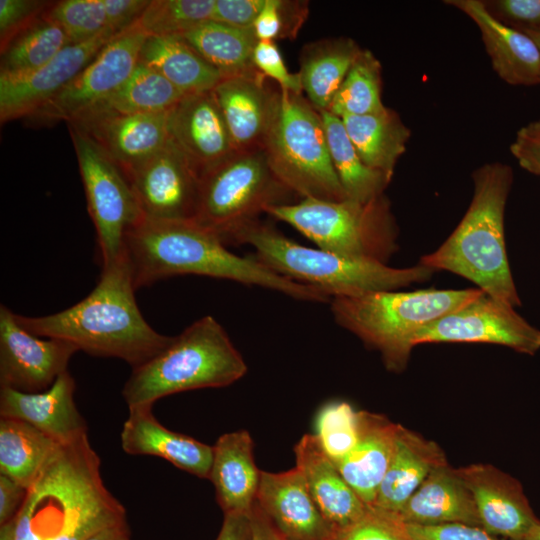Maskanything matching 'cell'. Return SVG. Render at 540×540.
<instances>
[{"label": "cell", "instance_id": "1", "mask_svg": "<svg viewBox=\"0 0 540 540\" xmlns=\"http://www.w3.org/2000/svg\"><path fill=\"white\" fill-rule=\"evenodd\" d=\"M124 255L136 290L177 275H199L264 287L302 301H330L322 291L274 272L255 256L232 253L218 235L192 219L142 217L125 236Z\"/></svg>", "mask_w": 540, "mask_h": 540}, {"label": "cell", "instance_id": "2", "mask_svg": "<svg viewBox=\"0 0 540 540\" xmlns=\"http://www.w3.org/2000/svg\"><path fill=\"white\" fill-rule=\"evenodd\" d=\"M135 290L124 256L102 267L94 289L73 306L39 317L15 313V318L36 336L62 339L90 355L118 358L134 368L161 352L173 338L147 323Z\"/></svg>", "mask_w": 540, "mask_h": 540}, {"label": "cell", "instance_id": "3", "mask_svg": "<svg viewBox=\"0 0 540 540\" xmlns=\"http://www.w3.org/2000/svg\"><path fill=\"white\" fill-rule=\"evenodd\" d=\"M472 179L473 196L463 218L435 251L421 257L419 264L461 276L486 295L520 306L504 229L512 168L501 162L486 163L473 172Z\"/></svg>", "mask_w": 540, "mask_h": 540}, {"label": "cell", "instance_id": "4", "mask_svg": "<svg viewBox=\"0 0 540 540\" xmlns=\"http://www.w3.org/2000/svg\"><path fill=\"white\" fill-rule=\"evenodd\" d=\"M235 243L252 246L255 257L268 268L292 281L316 288L330 299L400 290L426 282L435 273L419 263L396 268L371 259L306 247L259 221L241 232Z\"/></svg>", "mask_w": 540, "mask_h": 540}, {"label": "cell", "instance_id": "5", "mask_svg": "<svg viewBox=\"0 0 540 540\" xmlns=\"http://www.w3.org/2000/svg\"><path fill=\"white\" fill-rule=\"evenodd\" d=\"M483 293L478 288L390 290L336 297L330 304L340 327L377 351L387 370L400 373L422 328Z\"/></svg>", "mask_w": 540, "mask_h": 540}, {"label": "cell", "instance_id": "6", "mask_svg": "<svg viewBox=\"0 0 540 540\" xmlns=\"http://www.w3.org/2000/svg\"><path fill=\"white\" fill-rule=\"evenodd\" d=\"M247 365L223 326L210 315L185 328L161 352L132 368L122 396L128 408L153 404L166 396L231 385Z\"/></svg>", "mask_w": 540, "mask_h": 540}, {"label": "cell", "instance_id": "7", "mask_svg": "<svg viewBox=\"0 0 540 540\" xmlns=\"http://www.w3.org/2000/svg\"><path fill=\"white\" fill-rule=\"evenodd\" d=\"M318 248L388 264L398 251V226L385 194L368 202L304 198L266 210Z\"/></svg>", "mask_w": 540, "mask_h": 540}, {"label": "cell", "instance_id": "8", "mask_svg": "<svg viewBox=\"0 0 540 540\" xmlns=\"http://www.w3.org/2000/svg\"><path fill=\"white\" fill-rule=\"evenodd\" d=\"M279 90L263 148L272 172L301 199H347L331 160L320 112L302 94Z\"/></svg>", "mask_w": 540, "mask_h": 540}, {"label": "cell", "instance_id": "9", "mask_svg": "<svg viewBox=\"0 0 540 540\" xmlns=\"http://www.w3.org/2000/svg\"><path fill=\"white\" fill-rule=\"evenodd\" d=\"M294 193L272 172L264 150L236 152L199 175L193 219L227 244Z\"/></svg>", "mask_w": 540, "mask_h": 540}, {"label": "cell", "instance_id": "10", "mask_svg": "<svg viewBox=\"0 0 540 540\" xmlns=\"http://www.w3.org/2000/svg\"><path fill=\"white\" fill-rule=\"evenodd\" d=\"M88 436L65 445L28 488L17 514L16 540H51L83 499L103 482Z\"/></svg>", "mask_w": 540, "mask_h": 540}, {"label": "cell", "instance_id": "11", "mask_svg": "<svg viewBox=\"0 0 540 540\" xmlns=\"http://www.w3.org/2000/svg\"><path fill=\"white\" fill-rule=\"evenodd\" d=\"M67 124L96 229L101 265L109 266L124 258L125 236L143 216L121 168L92 137Z\"/></svg>", "mask_w": 540, "mask_h": 540}, {"label": "cell", "instance_id": "12", "mask_svg": "<svg viewBox=\"0 0 540 540\" xmlns=\"http://www.w3.org/2000/svg\"><path fill=\"white\" fill-rule=\"evenodd\" d=\"M147 36L139 21L113 36L70 83L26 119L35 126L69 123L93 109L131 75Z\"/></svg>", "mask_w": 540, "mask_h": 540}, {"label": "cell", "instance_id": "13", "mask_svg": "<svg viewBox=\"0 0 540 540\" xmlns=\"http://www.w3.org/2000/svg\"><path fill=\"white\" fill-rule=\"evenodd\" d=\"M425 343H486L534 355L540 350V330L515 307L483 293L422 328L414 345Z\"/></svg>", "mask_w": 540, "mask_h": 540}, {"label": "cell", "instance_id": "14", "mask_svg": "<svg viewBox=\"0 0 540 540\" xmlns=\"http://www.w3.org/2000/svg\"><path fill=\"white\" fill-rule=\"evenodd\" d=\"M124 174L143 217L193 219L199 175L171 135L158 152Z\"/></svg>", "mask_w": 540, "mask_h": 540}, {"label": "cell", "instance_id": "15", "mask_svg": "<svg viewBox=\"0 0 540 540\" xmlns=\"http://www.w3.org/2000/svg\"><path fill=\"white\" fill-rule=\"evenodd\" d=\"M79 349L73 343L36 336L24 329L15 313L0 306V386L21 392L48 389L68 370Z\"/></svg>", "mask_w": 540, "mask_h": 540}, {"label": "cell", "instance_id": "16", "mask_svg": "<svg viewBox=\"0 0 540 540\" xmlns=\"http://www.w3.org/2000/svg\"><path fill=\"white\" fill-rule=\"evenodd\" d=\"M470 490L481 528L496 537L525 540L540 523L518 479L492 464L456 468Z\"/></svg>", "mask_w": 540, "mask_h": 540}, {"label": "cell", "instance_id": "17", "mask_svg": "<svg viewBox=\"0 0 540 540\" xmlns=\"http://www.w3.org/2000/svg\"><path fill=\"white\" fill-rule=\"evenodd\" d=\"M102 35L65 47L41 68L17 76H0L1 123L27 118L70 83L113 37Z\"/></svg>", "mask_w": 540, "mask_h": 540}, {"label": "cell", "instance_id": "18", "mask_svg": "<svg viewBox=\"0 0 540 540\" xmlns=\"http://www.w3.org/2000/svg\"><path fill=\"white\" fill-rule=\"evenodd\" d=\"M171 109L141 114L92 111L69 123L92 137L125 173L170 139Z\"/></svg>", "mask_w": 540, "mask_h": 540}, {"label": "cell", "instance_id": "19", "mask_svg": "<svg viewBox=\"0 0 540 540\" xmlns=\"http://www.w3.org/2000/svg\"><path fill=\"white\" fill-rule=\"evenodd\" d=\"M237 152L263 150L278 106L273 90L258 70L223 77L212 89Z\"/></svg>", "mask_w": 540, "mask_h": 540}, {"label": "cell", "instance_id": "20", "mask_svg": "<svg viewBox=\"0 0 540 540\" xmlns=\"http://www.w3.org/2000/svg\"><path fill=\"white\" fill-rule=\"evenodd\" d=\"M256 504L287 540H332L334 529L312 498L300 469L261 471Z\"/></svg>", "mask_w": 540, "mask_h": 540}, {"label": "cell", "instance_id": "21", "mask_svg": "<svg viewBox=\"0 0 540 540\" xmlns=\"http://www.w3.org/2000/svg\"><path fill=\"white\" fill-rule=\"evenodd\" d=\"M170 135L198 175L237 152L212 90L181 98L171 109Z\"/></svg>", "mask_w": 540, "mask_h": 540}, {"label": "cell", "instance_id": "22", "mask_svg": "<svg viewBox=\"0 0 540 540\" xmlns=\"http://www.w3.org/2000/svg\"><path fill=\"white\" fill-rule=\"evenodd\" d=\"M75 388L68 370L44 391L29 393L3 387L0 416L27 422L59 444L76 442L87 436V424L76 406Z\"/></svg>", "mask_w": 540, "mask_h": 540}, {"label": "cell", "instance_id": "23", "mask_svg": "<svg viewBox=\"0 0 540 540\" xmlns=\"http://www.w3.org/2000/svg\"><path fill=\"white\" fill-rule=\"evenodd\" d=\"M478 27L492 67L510 85L540 84V49L525 32L496 19L481 0H448Z\"/></svg>", "mask_w": 540, "mask_h": 540}, {"label": "cell", "instance_id": "24", "mask_svg": "<svg viewBox=\"0 0 540 540\" xmlns=\"http://www.w3.org/2000/svg\"><path fill=\"white\" fill-rule=\"evenodd\" d=\"M120 437L127 454L160 457L194 476L209 478L213 447L166 428L150 405L129 408Z\"/></svg>", "mask_w": 540, "mask_h": 540}, {"label": "cell", "instance_id": "25", "mask_svg": "<svg viewBox=\"0 0 540 540\" xmlns=\"http://www.w3.org/2000/svg\"><path fill=\"white\" fill-rule=\"evenodd\" d=\"M294 453L312 498L334 532L364 516L369 507L349 486L314 434L303 435Z\"/></svg>", "mask_w": 540, "mask_h": 540}, {"label": "cell", "instance_id": "26", "mask_svg": "<svg viewBox=\"0 0 540 540\" xmlns=\"http://www.w3.org/2000/svg\"><path fill=\"white\" fill-rule=\"evenodd\" d=\"M446 463L445 453L435 441L399 424L388 467L371 507L397 515L427 476Z\"/></svg>", "mask_w": 540, "mask_h": 540}, {"label": "cell", "instance_id": "27", "mask_svg": "<svg viewBox=\"0 0 540 540\" xmlns=\"http://www.w3.org/2000/svg\"><path fill=\"white\" fill-rule=\"evenodd\" d=\"M213 447L209 480L224 514H250L257 498L261 471L254 460V443L247 430L220 436Z\"/></svg>", "mask_w": 540, "mask_h": 540}, {"label": "cell", "instance_id": "28", "mask_svg": "<svg viewBox=\"0 0 540 540\" xmlns=\"http://www.w3.org/2000/svg\"><path fill=\"white\" fill-rule=\"evenodd\" d=\"M396 516L403 523L422 526L458 523L481 527L473 496L449 463L435 468Z\"/></svg>", "mask_w": 540, "mask_h": 540}, {"label": "cell", "instance_id": "29", "mask_svg": "<svg viewBox=\"0 0 540 540\" xmlns=\"http://www.w3.org/2000/svg\"><path fill=\"white\" fill-rule=\"evenodd\" d=\"M398 423L382 414L359 411L358 438L339 462V472L359 498L371 507L388 467Z\"/></svg>", "mask_w": 540, "mask_h": 540}, {"label": "cell", "instance_id": "30", "mask_svg": "<svg viewBox=\"0 0 540 540\" xmlns=\"http://www.w3.org/2000/svg\"><path fill=\"white\" fill-rule=\"evenodd\" d=\"M362 48L349 37L307 43L298 71L302 90L318 110H327Z\"/></svg>", "mask_w": 540, "mask_h": 540}, {"label": "cell", "instance_id": "31", "mask_svg": "<svg viewBox=\"0 0 540 540\" xmlns=\"http://www.w3.org/2000/svg\"><path fill=\"white\" fill-rule=\"evenodd\" d=\"M341 120L363 162L392 178L411 135L398 113L386 107L380 113L344 116Z\"/></svg>", "mask_w": 540, "mask_h": 540}, {"label": "cell", "instance_id": "32", "mask_svg": "<svg viewBox=\"0 0 540 540\" xmlns=\"http://www.w3.org/2000/svg\"><path fill=\"white\" fill-rule=\"evenodd\" d=\"M139 61L159 72L185 95L210 91L223 78L181 36L148 35Z\"/></svg>", "mask_w": 540, "mask_h": 540}, {"label": "cell", "instance_id": "33", "mask_svg": "<svg viewBox=\"0 0 540 540\" xmlns=\"http://www.w3.org/2000/svg\"><path fill=\"white\" fill-rule=\"evenodd\" d=\"M60 445L22 420H0V474L29 488Z\"/></svg>", "mask_w": 540, "mask_h": 540}, {"label": "cell", "instance_id": "34", "mask_svg": "<svg viewBox=\"0 0 540 540\" xmlns=\"http://www.w3.org/2000/svg\"><path fill=\"white\" fill-rule=\"evenodd\" d=\"M181 37L223 77L250 73L258 43L252 28H238L208 20Z\"/></svg>", "mask_w": 540, "mask_h": 540}, {"label": "cell", "instance_id": "35", "mask_svg": "<svg viewBox=\"0 0 540 540\" xmlns=\"http://www.w3.org/2000/svg\"><path fill=\"white\" fill-rule=\"evenodd\" d=\"M331 160L347 199L368 202L384 194L392 178L368 167L351 142L341 118L319 111Z\"/></svg>", "mask_w": 540, "mask_h": 540}, {"label": "cell", "instance_id": "36", "mask_svg": "<svg viewBox=\"0 0 540 540\" xmlns=\"http://www.w3.org/2000/svg\"><path fill=\"white\" fill-rule=\"evenodd\" d=\"M46 11L1 49L0 76L37 70L71 44L63 28Z\"/></svg>", "mask_w": 540, "mask_h": 540}, {"label": "cell", "instance_id": "37", "mask_svg": "<svg viewBox=\"0 0 540 540\" xmlns=\"http://www.w3.org/2000/svg\"><path fill=\"white\" fill-rule=\"evenodd\" d=\"M184 95L159 72L139 61L127 80L88 112H162L172 109Z\"/></svg>", "mask_w": 540, "mask_h": 540}, {"label": "cell", "instance_id": "38", "mask_svg": "<svg viewBox=\"0 0 540 540\" xmlns=\"http://www.w3.org/2000/svg\"><path fill=\"white\" fill-rule=\"evenodd\" d=\"M382 66L375 55L362 49L336 92L327 111L342 118L384 111Z\"/></svg>", "mask_w": 540, "mask_h": 540}, {"label": "cell", "instance_id": "39", "mask_svg": "<svg viewBox=\"0 0 540 540\" xmlns=\"http://www.w3.org/2000/svg\"><path fill=\"white\" fill-rule=\"evenodd\" d=\"M123 523H126L125 508L101 483L84 498L51 540H87L105 528Z\"/></svg>", "mask_w": 540, "mask_h": 540}, {"label": "cell", "instance_id": "40", "mask_svg": "<svg viewBox=\"0 0 540 540\" xmlns=\"http://www.w3.org/2000/svg\"><path fill=\"white\" fill-rule=\"evenodd\" d=\"M215 0H150L139 23L147 35L181 36L211 20Z\"/></svg>", "mask_w": 540, "mask_h": 540}, {"label": "cell", "instance_id": "41", "mask_svg": "<svg viewBox=\"0 0 540 540\" xmlns=\"http://www.w3.org/2000/svg\"><path fill=\"white\" fill-rule=\"evenodd\" d=\"M358 425L359 411L348 402H331L319 410L314 435L333 463L341 461L355 446Z\"/></svg>", "mask_w": 540, "mask_h": 540}, {"label": "cell", "instance_id": "42", "mask_svg": "<svg viewBox=\"0 0 540 540\" xmlns=\"http://www.w3.org/2000/svg\"><path fill=\"white\" fill-rule=\"evenodd\" d=\"M46 13L63 28L71 44H80L110 31L102 0H62L51 4Z\"/></svg>", "mask_w": 540, "mask_h": 540}, {"label": "cell", "instance_id": "43", "mask_svg": "<svg viewBox=\"0 0 540 540\" xmlns=\"http://www.w3.org/2000/svg\"><path fill=\"white\" fill-rule=\"evenodd\" d=\"M308 15V1L265 0L252 29L258 41L294 39Z\"/></svg>", "mask_w": 540, "mask_h": 540}, {"label": "cell", "instance_id": "44", "mask_svg": "<svg viewBox=\"0 0 540 540\" xmlns=\"http://www.w3.org/2000/svg\"><path fill=\"white\" fill-rule=\"evenodd\" d=\"M332 540H410L395 514L369 507L362 518L334 533Z\"/></svg>", "mask_w": 540, "mask_h": 540}, {"label": "cell", "instance_id": "45", "mask_svg": "<svg viewBox=\"0 0 540 540\" xmlns=\"http://www.w3.org/2000/svg\"><path fill=\"white\" fill-rule=\"evenodd\" d=\"M50 6L51 3L47 1L1 0V49H3L19 32L41 16Z\"/></svg>", "mask_w": 540, "mask_h": 540}, {"label": "cell", "instance_id": "46", "mask_svg": "<svg viewBox=\"0 0 540 540\" xmlns=\"http://www.w3.org/2000/svg\"><path fill=\"white\" fill-rule=\"evenodd\" d=\"M253 63L262 75L277 82L280 89L302 94L299 73L288 70L275 42L258 41L253 53Z\"/></svg>", "mask_w": 540, "mask_h": 540}, {"label": "cell", "instance_id": "47", "mask_svg": "<svg viewBox=\"0 0 540 540\" xmlns=\"http://www.w3.org/2000/svg\"><path fill=\"white\" fill-rule=\"evenodd\" d=\"M488 11L502 23L520 31H540V0L484 1Z\"/></svg>", "mask_w": 540, "mask_h": 540}, {"label": "cell", "instance_id": "48", "mask_svg": "<svg viewBox=\"0 0 540 540\" xmlns=\"http://www.w3.org/2000/svg\"><path fill=\"white\" fill-rule=\"evenodd\" d=\"M410 540H501L478 526L467 524H443L422 526L403 523Z\"/></svg>", "mask_w": 540, "mask_h": 540}, {"label": "cell", "instance_id": "49", "mask_svg": "<svg viewBox=\"0 0 540 540\" xmlns=\"http://www.w3.org/2000/svg\"><path fill=\"white\" fill-rule=\"evenodd\" d=\"M510 152L523 169L540 177V119L518 130Z\"/></svg>", "mask_w": 540, "mask_h": 540}, {"label": "cell", "instance_id": "50", "mask_svg": "<svg viewBox=\"0 0 540 540\" xmlns=\"http://www.w3.org/2000/svg\"><path fill=\"white\" fill-rule=\"evenodd\" d=\"M265 0H215L211 20L238 28H252Z\"/></svg>", "mask_w": 540, "mask_h": 540}, {"label": "cell", "instance_id": "51", "mask_svg": "<svg viewBox=\"0 0 540 540\" xmlns=\"http://www.w3.org/2000/svg\"><path fill=\"white\" fill-rule=\"evenodd\" d=\"M108 29L118 34L137 23L150 0H102Z\"/></svg>", "mask_w": 540, "mask_h": 540}, {"label": "cell", "instance_id": "52", "mask_svg": "<svg viewBox=\"0 0 540 540\" xmlns=\"http://www.w3.org/2000/svg\"><path fill=\"white\" fill-rule=\"evenodd\" d=\"M28 489L0 474V525L14 518L20 511Z\"/></svg>", "mask_w": 540, "mask_h": 540}, {"label": "cell", "instance_id": "53", "mask_svg": "<svg viewBox=\"0 0 540 540\" xmlns=\"http://www.w3.org/2000/svg\"><path fill=\"white\" fill-rule=\"evenodd\" d=\"M250 514H224L223 524L216 540H248L251 525Z\"/></svg>", "mask_w": 540, "mask_h": 540}, {"label": "cell", "instance_id": "54", "mask_svg": "<svg viewBox=\"0 0 540 540\" xmlns=\"http://www.w3.org/2000/svg\"><path fill=\"white\" fill-rule=\"evenodd\" d=\"M250 521L248 540H279L278 533L256 503L250 514Z\"/></svg>", "mask_w": 540, "mask_h": 540}, {"label": "cell", "instance_id": "55", "mask_svg": "<svg viewBox=\"0 0 540 540\" xmlns=\"http://www.w3.org/2000/svg\"><path fill=\"white\" fill-rule=\"evenodd\" d=\"M127 535H129L127 523H123L105 528L87 540H123Z\"/></svg>", "mask_w": 540, "mask_h": 540}, {"label": "cell", "instance_id": "56", "mask_svg": "<svg viewBox=\"0 0 540 540\" xmlns=\"http://www.w3.org/2000/svg\"><path fill=\"white\" fill-rule=\"evenodd\" d=\"M17 515L0 525V540H16Z\"/></svg>", "mask_w": 540, "mask_h": 540}, {"label": "cell", "instance_id": "57", "mask_svg": "<svg viewBox=\"0 0 540 540\" xmlns=\"http://www.w3.org/2000/svg\"><path fill=\"white\" fill-rule=\"evenodd\" d=\"M525 540H540V523L529 532Z\"/></svg>", "mask_w": 540, "mask_h": 540}, {"label": "cell", "instance_id": "58", "mask_svg": "<svg viewBox=\"0 0 540 540\" xmlns=\"http://www.w3.org/2000/svg\"><path fill=\"white\" fill-rule=\"evenodd\" d=\"M526 34H528L537 44V46L540 49V31H524Z\"/></svg>", "mask_w": 540, "mask_h": 540}, {"label": "cell", "instance_id": "59", "mask_svg": "<svg viewBox=\"0 0 540 540\" xmlns=\"http://www.w3.org/2000/svg\"><path fill=\"white\" fill-rule=\"evenodd\" d=\"M278 536H279V540H287V539L281 537L279 534H278Z\"/></svg>", "mask_w": 540, "mask_h": 540}, {"label": "cell", "instance_id": "60", "mask_svg": "<svg viewBox=\"0 0 540 540\" xmlns=\"http://www.w3.org/2000/svg\"><path fill=\"white\" fill-rule=\"evenodd\" d=\"M123 540H130L129 535H127Z\"/></svg>", "mask_w": 540, "mask_h": 540}]
</instances>
